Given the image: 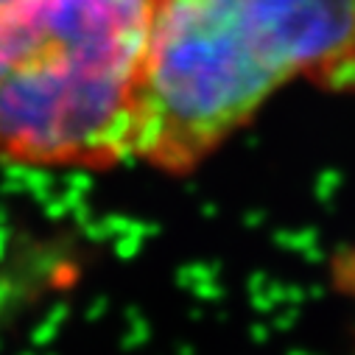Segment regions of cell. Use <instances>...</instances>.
<instances>
[{
  "label": "cell",
  "mask_w": 355,
  "mask_h": 355,
  "mask_svg": "<svg viewBox=\"0 0 355 355\" xmlns=\"http://www.w3.org/2000/svg\"><path fill=\"white\" fill-rule=\"evenodd\" d=\"M294 81L355 96V0H157L132 162L188 176Z\"/></svg>",
  "instance_id": "obj_1"
},
{
  "label": "cell",
  "mask_w": 355,
  "mask_h": 355,
  "mask_svg": "<svg viewBox=\"0 0 355 355\" xmlns=\"http://www.w3.org/2000/svg\"><path fill=\"white\" fill-rule=\"evenodd\" d=\"M157 0H0V165L132 162Z\"/></svg>",
  "instance_id": "obj_2"
},
{
  "label": "cell",
  "mask_w": 355,
  "mask_h": 355,
  "mask_svg": "<svg viewBox=\"0 0 355 355\" xmlns=\"http://www.w3.org/2000/svg\"><path fill=\"white\" fill-rule=\"evenodd\" d=\"M73 277L76 260L59 241L34 238L6 252L0 260V344L28 311L70 286Z\"/></svg>",
  "instance_id": "obj_3"
}]
</instances>
